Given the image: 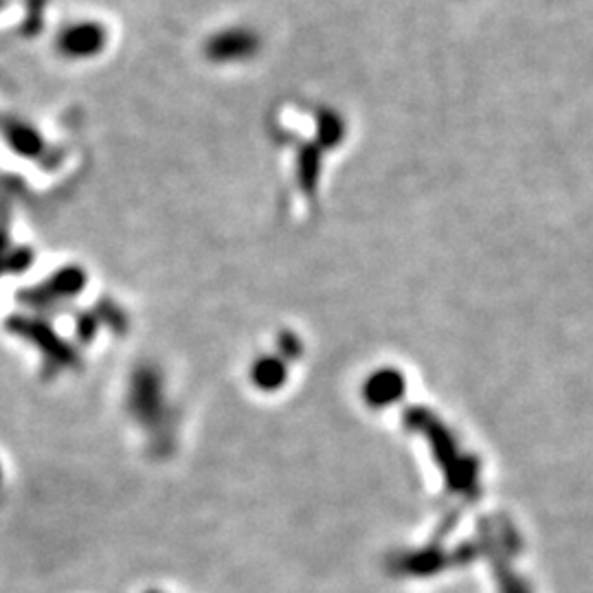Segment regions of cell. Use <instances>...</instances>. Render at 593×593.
Wrapping results in <instances>:
<instances>
[{"instance_id":"cell-1","label":"cell","mask_w":593,"mask_h":593,"mask_svg":"<svg viewBox=\"0 0 593 593\" xmlns=\"http://www.w3.org/2000/svg\"><path fill=\"white\" fill-rule=\"evenodd\" d=\"M130 414L157 437V442H170L168 405L164 396V383L157 369L141 367L135 372L130 385Z\"/></svg>"},{"instance_id":"cell-2","label":"cell","mask_w":593,"mask_h":593,"mask_svg":"<svg viewBox=\"0 0 593 593\" xmlns=\"http://www.w3.org/2000/svg\"><path fill=\"white\" fill-rule=\"evenodd\" d=\"M405 424L409 428H414V431H421V433H424L428 437V442L433 444L435 457L446 468L448 482L455 488H466L468 482H471V475H468L466 466L457 459L455 446H453L448 433L442 428V424L433 418V414L426 412L423 407H412V409L405 412Z\"/></svg>"},{"instance_id":"cell-3","label":"cell","mask_w":593,"mask_h":593,"mask_svg":"<svg viewBox=\"0 0 593 593\" xmlns=\"http://www.w3.org/2000/svg\"><path fill=\"white\" fill-rule=\"evenodd\" d=\"M7 328L13 335L31 340L36 347L42 349L45 372H60L65 367H80V354L69 343L60 339L47 324L24 319V317H11Z\"/></svg>"},{"instance_id":"cell-4","label":"cell","mask_w":593,"mask_h":593,"mask_svg":"<svg viewBox=\"0 0 593 593\" xmlns=\"http://www.w3.org/2000/svg\"><path fill=\"white\" fill-rule=\"evenodd\" d=\"M403 394H405V378L398 369H389V367L372 374L363 387L365 403L376 409H383L401 401Z\"/></svg>"},{"instance_id":"cell-5","label":"cell","mask_w":593,"mask_h":593,"mask_svg":"<svg viewBox=\"0 0 593 593\" xmlns=\"http://www.w3.org/2000/svg\"><path fill=\"white\" fill-rule=\"evenodd\" d=\"M286 380V365L279 358L266 356L259 358L254 365V383L259 389L275 392L284 385Z\"/></svg>"},{"instance_id":"cell-6","label":"cell","mask_w":593,"mask_h":593,"mask_svg":"<svg viewBox=\"0 0 593 593\" xmlns=\"http://www.w3.org/2000/svg\"><path fill=\"white\" fill-rule=\"evenodd\" d=\"M279 352H281V356L299 358V354H302V343H299L297 337H293V335H281V337H279Z\"/></svg>"},{"instance_id":"cell-7","label":"cell","mask_w":593,"mask_h":593,"mask_svg":"<svg viewBox=\"0 0 593 593\" xmlns=\"http://www.w3.org/2000/svg\"><path fill=\"white\" fill-rule=\"evenodd\" d=\"M0 477H2V471H0Z\"/></svg>"},{"instance_id":"cell-8","label":"cell","mask_w":593,"mask_h":593,"mask_svg":"<svg viewBox=\"0 0 593 593\" xmlns=\"http://www.w3.org/2000/svg\"><path fill=\"white\" fill-rule=\"evenodd\" d=\"M148 593H159V592H148Z\"/></svg>"}]
</instances>
